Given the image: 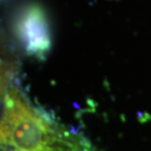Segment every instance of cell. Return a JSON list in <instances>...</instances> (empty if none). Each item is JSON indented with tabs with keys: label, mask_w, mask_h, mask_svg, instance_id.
I'll return each mask as SVG.
<instances>
[{
	"label": "cell",
	"mask_w": 151,
	"mask_h": 151,
	"mask_svg": "<svg viewBox=\"0 0 151 151\" xmlns=\"http://www.w3.org/2000/svg\"><path fill=\"white\" fill-rule=\"evenodd\" d=\"M2 151H90L83 135L69 132L35 109L16 87L5 93L1 120Z\"/></svg>",
	"instance_id": "obj_1"
},
{
	"label": "cell",
	"mask_w": 151,
	"mask_h": 151,
	"mask_svg": "<svg viewBox=\"0 0 151 151\" xmlns=\"http://www.w3.org/2000/svg\"><path fill=\"white\" fill-rule=\"evenodd\" d=\"M18 37L31 55L43 57L50 49V31L41 7L29 5L20 14L16 23Z\"/></svg>",
	"instance_id": "obj_2"
}]
</instances>
